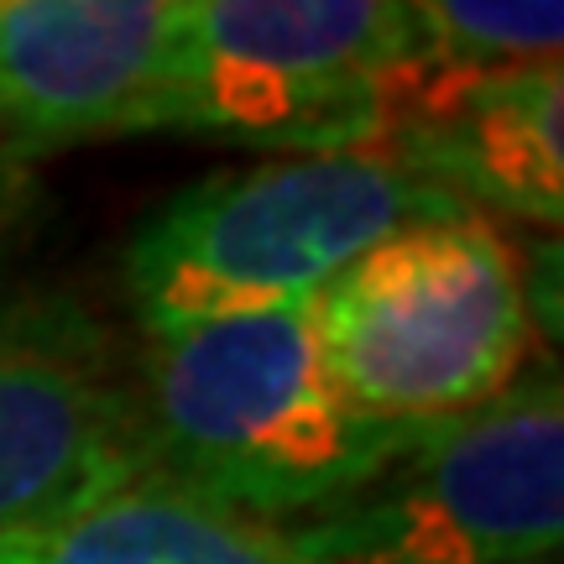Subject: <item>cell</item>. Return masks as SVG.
Here are the masks:
<instances>
[{"mask_svg":"<svg viewBox=\"0 0 564 564\" xmlns=\"http://www.w3.org/2000/svg\"><path fill=\"white\" fill-rule=\"evenodd\" d=\"M0 564H314L278 528L131 481L47 523L0 533Z\"/></svg>","mask_w":564,"mask_h":564,"instance_id":"obj_9","label":"cell"},{"mask_svg":"<svg viewBox=\"0 0 564 564\" xmlns=\"http://www.w3.org/2000/svg\"><path fill=\"white\" fill-rule=\"evenodd\" d=\"M278 533L314 564H560V366L528 361L497 398L408 423L356 491Z\"/></svg>","mask_w":564,"mask_h":564,"instance_id":"obj_5","label":"cell"},{"mask_svg":"<svg viewBox=\"0 0 564 564\" xmlns=\"http://www.w3.org/2000/svg\"><path fill=\"white\" fill-rule=\"evenodd\" d=\"M11 6H26V0H0V11H11Z\"/></svg>","mask_w":564,"mask_h":564,"instance_id":"obj_12","label":"cell"},{"mask_svg":"<svg viewBox=\"0 0 564 564\" xmlns=\"http://www.w3.org/2000/svg\"><path fill=\"white\" fill-rule=\"evenodd\" d=\"M0 158H6V152H0ZM6 162H11V158H6Z\"/></svg>","mask_w":564,"mask_h":564,"instance_id":"obj_13","label":"cell"},{"mask_svg":"<svg viewBox=\"0 0 564 564\" xmlns=\"http://www.w3.org/2000/svg\"><path fill=\"white\" fill-rule=\"evenodd\" d=\"M444 63L502 68L560 58L564 0H419Z\"/></svg>","mask_w":564,"mask_h":564,"instance_id":"obj_10","label":"cell"},{"mask_svg":"<svg viewBox=\"0 0 564 564\" xmlns=\"http://www.w3.org/2000/svg\"><path fill=\"white\" fill-rule=\"evenodd\" d=\"M366 152L481 220H523L539 236L564 225V63L460 68L434 63L398 89Z\"/></svg>","mask_w":564,"mask_h":564,"instance_id":"obj_7","label":"cell"},{"mask_svg":"<svg viewBox=\"0 0 564 564\" xmlns=\"http://www.w3.org/2000/svg\"><path fill=\"white\" fill-rule=\"evenodd\" d=\"M434 63L419 0H183L141 131L278 158L366 152L398 89Z\"/></svg>","mask_w":564,"mask_h":564,"instance_id":"obj_3","label":"cell"},{"mask_svg":"<svg viewBox=\"0 0 564 564\" xmlns=\"http://www.w3.org/2000/svg\"><path fill=\"white\" fill-rule=\"evenodd\" d=\"M131 398L141 481L267 528L340 502L408 429L350 413L308 303L147 335Z\"/></svg>","mask_w":564,"mask_h":564,"instance_id":"obj_1","label":"cell"},{"mask_svg":"<svg viewBox=\"0 0 564 564\" xmlns=\"http://www.w3.org/2000/svg\"><path fill=\"white\" fill-rule=\"evenodd\" d=\"M183 0H26L0 11V152L32 167L131 137L158 95Z\"/></svg>","mask_w":564,"mask_h":564,"instance_id":"obj_8","label":"cell"},{"mask_svg":"<svg viewBox=\"0 0 564 564\" xmlns=\"http://www.w3.org/2000/svg\"><path fill=\"white\" fill-rule=\"evenodd\" d=\"M308 308L335 392L350 413L392 429L497 398L539 340L523 251L481 215L392 230Z\"/></svg>","mask_w":564,"mask_h":564,"instance_id":"obj_4","label":"cell"},{"mask_svg":"<svg viewBox=\"0 0 564 564\" xmlns=\"http://www.w3.org/2000/svg\"><path fill=\"white\" fill-rule=\"evenodd\" d=\"M131 481L137 398L110 335L63 293H0V533Z\"/></svg>","mask_w":564,"mask_h":564,"instance_id":"obj_6","label":"cell"},{"mask_svg":"<svg viewBox=\"0 0 564 564\" xmlns=\"http://www.w3.org/2000/svg\"><path fill=\"white\" fill-rule=\"evenodd\" d=\"M449 215L465 209L382 152L267 158L152 204L121 246V293L141 335L299 308L382 236Z\"/></svg>","mask_w":564,"mask_h":564,"instance_id":"obj_2","label":"cell"},{"mask_svg":"<svg viewBox=\"0 0 564 564\" xmlns=\"http://www.w3.org/2000/svg\"><path fill=\"white\" fill-rule=\"evenodd\" d=\"M26 199H32V167L0 158V241H6V230L21 220Z\"/></svg>","mask_w":564,"mask_h":564,"instance_id":"obj_11","label":"cell"}]
</instances>
